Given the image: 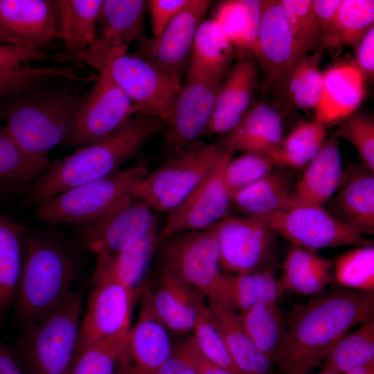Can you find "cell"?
<instances>
[{"label":"cell","mask_w":374,"mask_h":374,"mask_svg":"<svg viewBox=\"0 0 374 374\" xmlns=\"http://www.w3.org/2000/svg\"><path fill=\"white\" fill-rule=\"evenodd\" d=\"M374 318V292L337 286L314 296L286 328L274 358L280 374H305L353 327Z\"/></svg>","instance_id":"obj_1"},{"label":"cell","mask_w":374,"mask_h":374,"mask_svg":"<svg viewBox=\"0 0 374 374\" xmlns=\"http://www.w3.org/2000/svg\"><path fill=\"white\" fill-rule=\"evenodd\" d=\"M165 127L164 121L158 118L133 116L109 136L78 148L73 154L49 164L31 184L23 206H36L67 190L117 172L152 136Z\"/></svg>","instance_id":"obj_2"},{"label":"cell","mask_w":374,"mask_h":374,"mask_svg":"<svg viewBox=\"0 0 374 374\" xmlns=\"http://www.w3.org/2000/svg\"><path fill=\"white\" fill-rule=\"evenodd\" d=\"M78 275L77 261L62 244L28 232L15 301L17 319L26 325L56 309L73 292Z\"/></svg>","instance_id":"obj_3"},{"label":"cell","mask_w":374,"mask_h":374,"mask_svg":"<svg viewBox=\"0 0 374 374\" xmlns=\"http://www.w3.org/2000/svg\"><path fill=\"white\" fill-rule=\"evenodd\" d=\"M63 84L11 99L4 107L3 127L26 151L48 157L68 139L86 96Z\"/></svg>","instance_id":"obj_4"},{"label":"cell","mask_w":374,"mask_h":374,"mask_svg":"<svg viewBox=\"0 0 374 374\" xmlns=\"http://www.w3.org/2000/svg\"><path fill=\"white\" fill-rule=\"evenodd\" d=\"M82 299L73 292L56 309L25 325L10 350L23 374H70L78 348Z\"/></svg>","instance_id":"obj_5"},{"label":"cell","mask_w":374,"mask_h":374,"mask_svg":"<svg viewBox=\"0 0 374 374\" xmlns=\"http://www.w3.org/2000/svg\"><path fill=\"white\" fill-rule=\"evenodd\" d=\"M122 48L105 49L91 66L107 72L132 103L136 115L168 120L181 87V78Z\"/></svg>","instance_id":"obj_6"},{"label":"cell","mask_w":374,"mask_h":374,"mask_svg":"<svg viewBox=\"0 0 374 374\" xmlns=\"http://www.w3.org/2000/svg\"><path fill=\"white\" fill-rule=\"evenodd\" d=\"M148 172L144 163L119 170L41 202L35 206V215L51 224H87L134 197L136 186Z\"/></svg>","instance_id":"obj_7"},{"label":"cell","mask_w":374,"mask_h":374,"mask_svg":"<svg viewBox=\"0 0 374 374\" xmlns=\"http://www.w3.org/2000/svg\"><path fill=\"white\" fill-rule=\"evenodd\" d=\"M225 150L199 141L170 157L136 186L134 197L154 211L170 213L210 174Z\"/></svg>","instance_id":"obj_8"},{"label":"cell","mask_w":374,"mask_h":374,"mask_svg":"<svg viewBox=\"0 0 374 374\" xmlns=\"http://www.w3.org/2000/svg\"><path fill=\"white\" fill-rule=\"evenodd\" d=\"M91 282L77 351L105 339L126 336L131 328L136 296L117 278L109 257L97 256Z\"/></svg>","instance_id":"obj_9"},{"label":"cell","mask_w":374,"mask_h":374,"mask_svg":"<svg viewBox=\"0 0 374 374\" xmlns=\"http://www.w3.org/2000/svg\"><path fill=\"white\" fill-rule=\"evenodd\" d=\"M217 224L184 231L159 243L161 269L179 278L208 299H217L220 271Z\"/></svg>","instance_id":"obj_10"},{"label":"cell","mask_w":374,"mask_h":374,"mask_svg":"<svg viewBox=\"0 0 374 374\" xmlns=\"http://www.w3.org/2000/svg\"><path fill=\"white\" fill-rule=\"evenodd\" d=\"M292 245L318 251L339 247L373 245L339 222L324 206L296 205L258 219Z\"/></svg>","instance_id":"obj_11"},{"label":"cell","mask_w":374,"mask_h":374,"mask_svg":"<svg viewBox=\"0 0 374 374\" xmlns=\"http://www.w3.org/2000/svg\"><path fill=\"white\" fill-rule=\"evenodd\" d=\"M133 114L134 107L127 95L107 72L99 73L66 143L80 148L102 140L125 125Z\"/></svg>","instance_id":"obj_12"},{"label":"cell","mask_w":374,"mask_h":374,"mask_svg":"<svg viewBox=\"0 0 374 374\" xmlns=\"http://www.w3.org/2000/svg\"><path fill=\"white\" fill-rule=\"evenodd\" d=\"M221 267L231 274H247L272 263L276 234L261 222L226 216L217 224Z\"/></svg>","instance_id":"obj_13"},{"label":"cell","mask_w":374,"mask_h":374,"mask_svg":"<svg viewBox=\"0 0 374 374\" xmlns=\"http://www.w3.org/2000/svg\"><path fill=\"white\" fill-rule=\"evenodd\" d=\"M233 154H224L210 174L173 211L159 232V244L177 233L207 229L227 216L231 206V194L223 172Z\"/></svg>","instance_id":"obj_14"},{"label":"cell","mask_w":374,"mask_h":374,"mask_svg":"<svg viewBox=\"0 0 374 374\" xmlns=\"http://www.w3.org/2000/svg\"><path fill=\"white\" fill-rule=\"evenodd\" d=\"M157 229L154 211L131 197L100 218L83 225L81 235L87 247L97 256L113 258Z\"/></svg>","instance_id":"obj_15"},{"label":"cell","mask_w":374,"mask_h":374,"mask_svg":"<svg viewBox=\"0 0 374 374\" xmlns=\"http://www.w3.org/2000/svg\"><path fill=\"white\" fill-rule=\"evenodd\" d=\"M211 1L190 0L157 36L138 42L136 55L181 78L186 72L197 30Z\"/></svg>","instance_id":"obj_16"},{"label":"cell","mask_w":374,"mask_h":374,"mask_svg":"<svg viewBox=\"0 0 374 374\" xmlns=\"http://www.w3.org/2000/svg\"><path fill=\"white\" fill-rule=\"evenodd\" d=\"M143 293L139 317L128 332L116 374H158L173 352L168 329L152 309L148 288Z\"/></svg>","instance_id":"obj_17"},{"label":"cell","mask_w":374,"mask_h":374,"mask_svg":"<svg viewBox=\"0 0 374 374\" xmlns=\"http://www.w3.org/2000/svg\"><path fill=\"white\" fill-rule=\"evenodd\" d=\"M217 86L186 78L163 131V146L170 155L200 141L211 116Z\"/></svg>","instance_id":"obj_18"},{"label":"cell","mask_w":374,"mask_h":374,"mask_svg":"<svg viewBox=\"0 0 374 374\" xmlns=\"http://www.w3.org/2000/svg\"><path fill=\"white\" fill-rule=\"evenodd\" d=\"M258 84L255 59H237L216 89L211 116L202 136L223 135L234 128L253 106Z\"/></svg>","instance_id":"obj_19"},{"label":"cell","mask_w":374,"mask_h":374,"mask_svg":"<svg viewBox=\"0 0 374 374\" xmlns=\"http://www.w3.org/2000/svg\"><path fill=\"white\" fill-rule=\"evenodd\" d=\"M253 58L263 73L262 87L285 78L296 60V40L279 0L262 1Z\"/></svg>","instance_id":"obj_20"},{"label":"cell","mask_w":374,"mask_h":374,"mask_svg":"<svg viewBox=\"0 0 374 374\" xmlns=\"http://www.w3.org/2000/svg\"><path fill=\"white\" fill-rule=\"evenodd\" d=\"M326 210L339 222L365 236L374 233V172L362 163L343 168Z\"/></svg>","instance_id":"obj_21"},{"label":"cell","mask_w":374,"mask_h":374,"mask_svg":"<svg viewBox=\"0 0 374 374\" xmlns=\"http://www.w3.org/2000/svg\"><path fill=\"white\" fill-rule=\"evenodd\" d=\"M323 78L314 121L326 127L355 114L365 97L366 80L353 61L330 66Z\"/></svg>","instance_id":"obj_22"},{"label":"cell","mask_w":374,"mask_h":374,"mask_svg":"<svg viewBox=\"0 0 374 374\" xmlns=\"http://www.w3.org/2000/svg\"><path fill=\"white\" fill-rule=\"evenodd\" d=\"M0 24L37 49L59 37L56 0H0Z\"/></svg>","instance_id":"obj_23"},{"label":"cell","mask_w":374,"mask_h":374,"mask_svg":"<svg viewBox=\"0 0 374 374\" xmlns=\"http://www.w3.org/2000/svg\"><path fill=\"white\" fill-rule=\"evenodd\" d=\"M148 291L156 316L168 330L179 334L193 331L205 303L202 294L161 269Z\"/></svg>","instance_id":"obj_24"},{"label":"cell","mask_w":374,"mask_h":374,"mask_svg":"<svg viewBox=\"0 0 374 374\" xmlns=\"http://www.w3.org/2000/svg\"><path fill=\"white\" fill-rule=\"evenodd\" d=\"M283 139L279 113L269 104L253 105L238 125L221 137L219 146L231 153L256 152L269 155Z\"/></svg>","instance_id":"obj_25"},{"label":"cell","mask_w":374,"mask_h":374,"mask_svg":"<svg viewBox=\"0 0 374 374\" xmlns=\"http://www.w3.org/2000/svg\"><path fill=\"white\" fill-rule=\"evenodd\" d=\"M338 139L335 135L326 139L317 154L305 166L301 177L293 186L290 206H324L334 195L344 168Z\"/></svg>","instance_id":"obj_26"},{"label":"cell","mask_w":374,"mask_h":374,"mask_svg":"<svg viewBox=\"0 0 374 374\" xmlns=\"http://www.w3.org/2000/svg\"><path fill=\"white\" fill-rule=\"evenodd\" d=\"M231 43L213 19L203 20L194 39L186 78L219 85L236 58Z\"/></svg>","instance_id":"obj_27"},{"label":"cell","mask_w":374,"mask_h":374,"mask_svg":"<svg viewBox=\"0 0 374 374\" xmlns=\"http://www.w3.org/2000/svg\"><path fill=\"white\" fill-rule=\"evenodd\" d=\"M332 280V260L317 251L292 245L283 262L278 283L280 292L315 296L326 291Z\"/></svg>","instance_id":"obj_28"},{"label":"cell","mask_w":374,"mask_h":374,"mask_svg":"<svg viewBox=\"0 0 374 374\" xmlns=\"http://www.w3.org/2000/svg\"><path fill=\"white\" fill-rule=\"evenodd\" d=\"M208 305L238 370L242 374H271L274 364L247 334L236 310L214 299H208Z\"/></svg>","instance_id":"obj_29"},{"label":"cell","mask_w":374,"mask_h":374,"mask_svg":"<svg viewBox=\"0 0 374 374\" xmlns=\"http://www.w3.org/2000/svg\"><path fill=\"white\" fill-rule=\"evenodd\" d=\"M262 1L221 2L212 19L231 43L236 58L253 57L262 15Z\"/></svg>","instance_id":"obj_30"},{"label":"cell","mask_w":374,"mask_h":374,"mask_svg":"<svg viewBox=\"0 0 374 374\" xmlns=\"http://www.w3.org/2000/svg\"><path fill=\"white\" fill-rule=\"evenodd\" d=\"M148 1L103 0L97 39L112 46L127 48L132 42L145 38L144 24Z\"/></svg>","instance_id":"obj_31"},{"label":"cell","mask_w":374,"mask_h":374,"mask_svg":"<svg viewBox=\"0 0 374 374\" xmlns=\"http://www.w3.org/2000/svg\"><path fill=\"white\" fill-rule=\"evenodd\" d=\"M28 233L27 225L0 211V319L15 301Z\"/></svg>","instance_id":"obj_32"},{"label":"cell","mask_w":374,"mask_h":374,"mask_svg":"<svg viewBox=\"0 0 374 374\" xmlns=\"http://www.w3.org/2000/svg\"><path fill=\"white\" fill-rule=\"evenodd\" d=\"M103 0H56L59 37L75 57L97 39V25Z\"/></svg>","instance_id":"obj_33"},{"label":"cell","mask_w":374,"mask_h":374,"mask_svg":"<svg viewBox=\"0 0 374 374\" xmlns=\"http://www.w3.org/2000/svg\"><path fill=\"white\" fill-rule=\"evenodd\" d=\"M280 293L271 264L251 273L223 274L215 300L240 311L259 303L278 302Z\"/></svg>","instance_id":"obj_34"},{"label":"cell","mask_w":374,"mask_h":374,"mask_svg":"<svg viewBox=\"0 0 374 374\" xmlns=\"http://www.w3.org/2000/svg\"><path fill=\"white\" fill-rule=\"evenodd\" d=\"M292 189L287 176L272 170L232 194L231 206L246 217L260 219L289 207Z\"/></svg>","instance_id":"obj_35"},{"label":"cell","mask_w":374,"mask_h":374,"mask_svg":"<svg viewBox=\"0 0 374 374\" xmlns=\"http://www.w3.org/2000/svg\"><path fill=\"white\" fill-rule=\"evenodd\" d=\"M238 315L253 344L274 364L286 330L278 302L259 303L239 311Z\"/></svg>","instance_id":"obj_36"},{"label":"cell","mask_w":374,"mask_h":374,"mask_svg":"<svg viewBox=\"0 0 374 374\" xmlns=\"http://www.w3.org/2000/svg\"><path fill=\"white\" fill-rule=\"evenodd\" d=\"M82 75L74 67L30 66L28 64L0 69V97L16 98L41 89L74 81Z\"/></svg>","instance_id":"obj_37"},{"label":"cell","mask_w":374,"mask_h":374,"mask_svg":"<svg viewBox=\"0 0 374 374\" xmlns=\"http://www.w3.org/2000/svg\"><path fill=\"white\" fill-rule=\"evenodd\" d=\"M323 362L322 369L337 374H345L373 362L374 318L341 337L330 348Z\"/></svg>","instance_id":"obj_38"},{"label":"cell","mask_w":374,"mask_h":374,"mask_svg":"<svg viewBox=\"0 0 374 374\" xmlns=\"http://www.w3.org/2000/svg\"><path fill=\"white\" fill-rule=\"evenodd\" d=\"M373 21L374 1L341 0L326 32L323 50L355 46Z\"/></svg>","instance_id":"obj_39"},{"label":"cell","mask_w":374,"mask_h":374,"mask_svg":"<svg viewBox=\"0 0 374 374\" xmlns=\"http://www.w3.org/2000/svg\"><path fill=\"white\" fill-rule=\"evenodd\" d=\"M323 50L306 53L296 58L286 75L287 93L292 103L302 110L314 109L323 86L321 63Z\"/></svg>","instance_id":"obj_40"},{"label":"cell","mask_w":374,"mask_h":374,"mask_svg":"<svg viewBox=\"0 0 374 374\" xmlns=\"http://www.w3.org/2000/svg\"><path fill=\"white\" fill-rule=\"evenodd\" d=\"M326 127L314 121H301L269 154L274 165L304 168L326 140Z\"/></svg>","instance_id":"obj_41"},{"label":"cell","mask_w":374,"mask_h":374,"mask_svg":"<svg viewBox=\"0 0 374 374\" xmlns=\"http://www.w3.org/2000/svg\"><path fill=\"white\" fill-rule=\"evenodd\" d=\"M332 280L337 286L374 292V247H353L332 260Z\"/></svg>","instance_id":"obj_42"},{"label":"cell","mask_w":374,"mask_h":374,"mask_svg":"<svg viewBox=\"0 0 374 374\" xmlns=\"http://www.w3.org/2000/svg\"><path fill=\"white\" fill-rule=\"evenodd\" d=\"M157 229L111 258L110 262L117 278L136 296L142 290L143 282L150 261L159 246Z\"/></svg>","instance_id":"obj_43"},{"label":"cell","mask_w":374,"mask_h":374,"mask_svg":"<svg viewBox=\"0 0 374 374\" xmlns=\"http://www.w3.org/2000/svg\"><path fill=\"white\" fill-rule=\"evenodd\" d=\"M48 157L31 154L21 148L4 127L0 128V178L21 182L37 179L48 167Z\"/></svg>","instance_id":"obj_44"},{"label":"cell","mask_w":374,"mask_h":374,"mask_svg":"<svg viewBox=\"0 0 374 374\" xmlns=\"http://www.w3.org/2000/svg\"><path fill=\"white\" fill-rule=\"evenodd\" d=\"M193 332V343L206 359L233 374H242L234 365L219 327L206 303L200 308Z\"/></svg>","instance_id":"obj_45"},{"label":"cell","mask_w":374,"mask_h":374,"mask_svg":"<svg viewBox=\"0 0 374 374\" xmlns=\"http://www.w3.org/2000/svg\"><path fill=\"white\" fill-rule=\"evenodd\" d=\"M127 335L105 339L78 350L70 374H116Z\"/></svg>","instance_id":"obj_46"},{"label":"cell","mask_w":374,"mask_h":374,"mask_svg":"<svg viewBox=\"0 0 374 374\" xmlns=\"http://www.w3.org/2000/svg\"><path fill=\"white\" fill-rule=\"evenodd\" d=\"M274 166L269 155L265 154L243 152L232 157L223 172L224 181L231 196L271 172Z\"/></svg>","instance_id":"obj_47"},{"label":"cell","mask_w":374,"mask_h":374,"mask_svg":"<svg viewBox=\"0 0 374 374\" xmlns=\"http://www.w3.org/2000/svg\"><path fill=\"white\" fill-rule=\"evenodd\" d=\"M340 2L341 0H312L310 17L296 39V59L323 50L326 32Z\"/></svg>","instance_id":"obj_48"},{"label":"cell","mask_w":374,"mask_h":374,"mask_svg":"<svg viewBox=\"0 0 374 374\" xmlns=\"http://www.w3.org/2000/svg\"><path fill=\"white\" fill-rule=\"evenodd\" d=\"M335 136L350 143L356 150L360 163L374 172V120L354 114L339 123Z\"/></svg>","instance_id":"obj_49"},{"label":"cell","mask_w":374,"mask_h":374,"mask_svg":"<svg viewBox=\"0 0 374 374\" xmlns=\"http://www.w3.org/2000/svg\"><path fill=\"white\" fill-rule=\"evenodd\" d=\"M190 0H150L148 10L150 15L153 37L159 35L167 25L188 5Z\"/></svg>","instance_id":"obj_50"},{"label":"cell","mask_w":374,"mask_h":374,"mask_svg":"<svg viewBox=\"0 0 374 374\" xmlns=\"http://www.w3.org/2000/svg\"><path fill=\"white\" fill-rule=\"evenodd\" d=\"M49 57L48 54L30 47L0 44V69L28 64L30 62L44 60Z\"/></svg>","instance_id":"obj_51"},{"label":"cell","mask_w":374,"mask_h":374,"mask_svg":"<svg viewBox=\"0 0 374 374\" xmlns=\"http://www.w3.org/2000/svg\"><path fill=\"white\" fill-rule=\"evenodd\" d=\"M279 2L296 40L310 17L312 0H279Z\"/></svg>","instance_id":"obj_52"},{"label":"cell","mask_w":374,"mask_h":374,"mask_svg":"<svg viewBox=\"0 0 374 374\" xmlns=\"http://www.w3.org/2000/svg\"><path fill=\"white\" fill-rule=\"evenodd\" d=\"M355 48V57L353 62L365 80H371L374 74V26L366 32Z\"/></svg>","instance_id":"obj_53"},{"label":"cell","mask_w":374,"mask_h":374,"mask_svg":"<svg viewBox=\"0 0 374 374\" xmlns=\"http://www.w3.org/2000/svg\"><path fill=\"white\" fill-rule=\"evenodd\" d=\"M181 346L194 365L198 374H233L229 371L206 359L197 350L191 339Z\"/></svg>","instance_id":"obj_54"},{"label":"cell","mask_w":374,"mask_h":374,"mask_svg":"<svg viewBox=\"0 0 374 374\" xmlns=\"http://www.w3.org/2000/svg\"><path fill=\"white\" fill-rule=\"evenodd\" d=\"M158 374H198L194 365L181 346L174 348L172 355L164 362Z\"/></svg>","instance_id":"obj_55"},{"label":"cell","mask_w":374,"mask_h":374,"mask_svg":"<svg viewBox=\"0 0 374 374\" xmlns=\"http://www.w3.org/2000/svg\"><path fill=\"white\" fill-rule=\"evenodd\" d=\"M0 374H23L13 357L10 348L0 337Z\"/></svg>","instance_id":"obj_56"},{"label":"cell","mask_w":374,"mask_h":374,"mask_svg":"<svg viewBox=\"0 0 374 374\" xmlns=\"http://www.w3.org/2000/svg\"><path fill=\"white\" fill-rule=\"evenodd\" d=\"M0 44L26 46V44L22 41H21L17 37L10 33L8 31H7L1 24H0Z\"/></svg>","instance_id":"obj_57"},{"label":"cell","mask_w":374,"mask_h":374,"mask_svg":"<svg viewBox=\"0 0 374 374\" xmlns=\"http://www.w3.org/2000/svg\"><path fill=\"white\" fill-rule=\"evenodd\" d=\"M345 374H374V362L355 368Z\"/></svg>","instance_id":"obj_58"},{"label":"cell","mask_w":374,"mask_h":374,"mask_svg":"<svg viewBox=\"0 0 374 374\" xmlns=\"http://www.w3.org/2000/svg\"><path fill=\"white\" fill-rule=\"evenodd\" d=\"M3 120H4V107L0 106V124Z\"/></svg>","instance_id":"obj_59"},{"label":"cell","mask_w":374,"mask_h":374,"mask_svg":"<svg viewBox=\"0 0 374 374\" xmlns=\"http://www.w3.org/2000/svg\"><path fill=\"white\" fill-rule=\"evenodd\" d=\"M317 374H337V373H335L333 372H331V371H327V370H325V369H321V371H319Z\"/></svg>","instance_id":"obj_60"}]
</instances>
